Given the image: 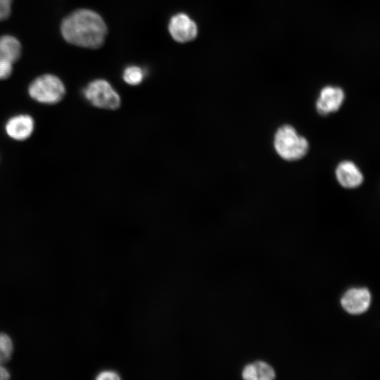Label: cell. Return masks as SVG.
Wrapping results in <instances>:
<instances>
[{
    "label": "cell",
    "instance_id": "cell-16",
    "mask_svg": "<svg viewBox=\"0 0 380 380\" xmlns=\"http://www.w3.org/2000/svg\"><path fill=\"white\" fill-rule=\"evenodd\" d=\"M98 380H105V379H120V377L118 374L113 371H103L98 374L96 378Z\"/></svg>",
    "mask_w": 380,
    "mask_h": 380
},
{
    "label": "cell",
    "instance_id": "cell-3",
    "mask_svg": "<svg viewBox=\"0 0 380 380\" xmlns=\"http://www.w3.org/2000/svg\"><path fill=\"white\" fill-rule=\"evenodd\" d=\"M28 94L34 101L44 104H56L65 94L64 84L57 76L44 74L35 78L28 87Z\"/></svg>",
    "mask_w": 380,
    "mask_h": 380
},
{
    "label": "cell",
    "instance_id": "cell-7",
    "mask_svg": "<svg viewBox=\"0 0 380 380\" xmlns=\"http://www.w3.org/2000/svg\"><path fill=\"white\" fill-rule=\"evenodd\" d=\"M34 129V120L27 114H19L10 118L5 125V132L11 139L24 141L31 137Z\"/></svg>",
    "mask_w": 380,
    "mask_h": 380
},
{
    "label": "cell",
    "instance_id": "cell-9",
    "mask_svg": "<svg viewBox=\"0 0 380 380\" xmlns=\"http://www.w3.org/2000/svg\"><path fill=\"white\" fill-rule=\"evenodd\" d=\"M336 177L338 183L346 189H355L360 186L364 177L358 167L350 160H343L336 168Z\"/></svg>",
    "mask_w": 380,
    "mask_h": 380
},
{
    "label": "cell",
    "instance_id": "cell-4",
    "mask_svg": "<svg viewBox=\"0 0 380 380\" xmlns=\"http://www.w3.org/2000/svg\"><path fill=\"white\" fill-rule=\"evenodd\" d=\"M84 98L93 106L114 110L120 106V97L110 84L102 79L95 80L83 89Z\"/></svg>",
    "mask_w": 380,
    "mask_h": 380
},
{
    "label": "cell",
    "instance_id": "cell-2",
    "mask_svg": "<svg viewBox=\"0 0 380 380\" xmlns=\"http://www.w3.org/2000/svg\"><path fill=\"white\" fill-rule=\"evenodd\" d=\"M274 147L284 160L294 161L303 158L308 153V140L288 124L280 126L274 136Z\"/></svg>",
    "mask_w": 380,
    "mask_h": 380
},
{
    "label": "cell",
    "instance_id": "cell-6",
    "mask_svg": "<svg viewBox=\"0 0 380 380\" xmlns=\"http://www.w3.org/2000/svg\"><path fill=\"white\" fill-rule=\"evenodd\" d=\"M345 95L341 88L328 86L324 87L316 102V109L319 114L327 115L336 112L341 108Z\"/></svg>",
    "mask_w": 380,
    "mask_h": 380
},
{
    "label": "cell",
    "instance_id": "cell-11",
    "mask_svg": "<svg viewBox=\"0 0 380 380\" xmlns=\"http://www.w3.org/2000/svg\"><path fill=\"white\" fill-rule=\"evenodd\" d=\"M255 380H272L275 377L273 368L268 364L258 361L253 363Z\"/></svg>",
    "mask_w": 380,
    "mask_h": 380
},
{
    "label": "cell",
    "instance_id": "cell-1",
    "mask_svg": "<svg viewBox=\"0 0 380 380\" xmlns=\"http://www.w3.org/2000/svg\"><path fill=\"white\" fill-rule=\"evenodd\" d=\"M61 31L68 43L88 49L101 46L107 34V27L99 14L89 9H78L62 21Z\"/></svg>",
    "mask_w": 380,
    "mask_h": 380
},
{
    "label": "cell",
    "instance_id": "cell-14",
    "mask_svg": "<svg viewBox=\"0 0 380 380\" xmlns=\"http://www.w3.org/2000/svg\"><path fill=\"white\" fill-rule=\"evenodd\" d=\"M13 71V63L4 58H0V80L8 78Z\"/></svg>",
    "mask_w": 380,
    "mask_h": 380
},
{
    "label": "cell",
    "instance_id": "cell-5",
    "mask_svg": "<svg viewBox=\"0 0 380 380\" xmlns=\"http://www.w3.org/2000/svg\"><path fill=\"white\" fill-rule=\"evenodd\" d=\"M168 30L172 37L180 43L194 40L198 34L196 23L183 13H177L171 18Z\"/></svg>",
    "mask_w": 380,
    "mask_h": 380
},
{
    "label": "cell",
    "instance_id": "cell-8",
    "mask_svg": "<svg viewBox=\"0 0 380 380\" xmlns=\"http://www.w3.org/2000/svg\"><path fill=\"white\" fill-rule=\"evenodd\" d=\"M370 301L371 295L367 289L354 288L344 293L341 303L346 311L353 315H357L368 309Z\"/></svg>",
    "mask_w": 380,
    "mask_h": 380
},
{
    "label": "cell",
    "instance_id": "cell-12",
    "mask_svg": "<svg viewBox=\"0 0 380 380\" xmlns=\"http://www.w3.org/2000/svg\"><path fill=\"white\" fill-rule=\"evenodd\" d=\"M123 80L130 85H137L144 80V72L138 66L132 65L125 68L123 72Z\"/></svg>",
    "mask_w": 380,
    "mask_h": 380
},
{
    "label": "cell",
    "instance_id": "cell-13",
    "mask_svg": "<svg viewBox=\"0 0 380 380\" xmlns=\"http://www.w3.org/2000/svg\"><path fill=\"white\" fill-rule=\"evenodd\" d=\"M13 347L11 338L4 333H0V364L3 365L9 360Z\"/></svg>",
    "mask_w": 380,
    "mask_h": 380
},
{
    "label": "cell",
    "instance_id": "cell-18",
    "mask_svg": "<svg viewBox=\"0 0 380 380\" xmlns=\"http://www.w3.org/2000/svg\"><path fill=\"white\" fill-rule=\"evenodd\" d=\"M1 57H2V56H1V55L0 54V58H1ZM2 58H3V57H2Z\"/></svg>",
    "mask_w": 380,
    "mask_h": 380
},
{
    "label": "cell",
    "instance_id": "cell-15",
    "mask_svg": "<svg viewBox=\"0 0 380 380\" xmlns=\"http://www.w3.org/2000/svg\"><path fill=\"white\" fill-rule=\"evenodd\" d=\"M13 0H0V21L8 18L11 14Z\"/></svg>",
    "mask_w": 380,
    "mask_h": 380
},
{
    "label": "cell",
    "instance_id": "cell-10",
    "mask_svg": "<svg viewBox=\"0 0 380 380\" xmlns=\"http://www.w3.org/2000/svg\"><path fill=\"white\" fill-rule=\"evenodd\" d=\"M0 54L12 63L20 57L21 45L17 38L11 35L0 37Z\"/></svg>",
    "mask_w": 380,
    "mask_h": 380
},
{
    "label": "cell",
    "instance_id": "cell-17",
    "mask_svg": "<svg viewBox=\"0 0 380 380\" xmlns=\"http://www.w3.org/2000/svg\"><path fill=\"white\" fill-rule=\"evenodd\" d=\"M10 378V374L7 369L0 364V380H6Z\"/></svg>",
    "mask_w": 380,
    "mask_h": 380
}]
</instances>
